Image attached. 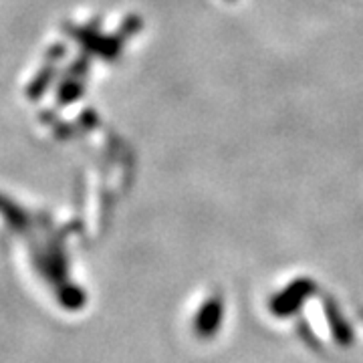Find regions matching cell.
<instances>
[{
  "label": "cell",
  "mask_w": 363,
  "mask_h": 363,
  "mask_svg": "<svg viewBox=\"0 0 363 363\" xmlns=\"http://www.w3.org/2000/svg\"><path fill=\"white\" fill-rule=\"evenodd\" d=\"M315 293V283L313 281H297L293 285H289L285 291H281L277 297L271 301V311L277 317H289L291 313H295L303 305V301Z\"/></svg>",
  "instance_id": "6da1fadb"
},
{
  "label": "cell",
  "mask_w": 363,
  "mask_h": 363,
  "mask_svg": "<svg viewBox=\"0 0 363 363\" xmlns=\"http://www.w3.org/2000/svg\"><path fill=\"white\" fill-rule=\"evenodd\" d=\"M222 319H224V301L218 295H212L198 311L196 333L204 339L214 337L220 329Z\"/></svg>",
  "instance_id": "7a4b0ae2"
}]
</instances>
